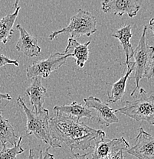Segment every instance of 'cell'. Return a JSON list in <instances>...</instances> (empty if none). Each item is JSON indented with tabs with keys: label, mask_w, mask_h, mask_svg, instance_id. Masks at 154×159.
I'll return each mask as SVG.
<instances>
[{
	"label": "cell",
	"mask_w": 154,
	"mask_h": 159,
	"mask_svg": "<svg viewBox=\"0 0 154 159\" xmlns=\"http://www.w3.org/2000/svg\"><path fill=\"white\" fill-rule=\"evenodd\" d=\"M49 129L53 139L59 144L64 143L72 151L94 148L96 142L106 139L104 131L59 114L49 119Z\"/></svg>",
	"instance_id": "1"
},
{
	"label": "cell",
	"mask_w": 154,
	"mask_h": 159,
	"mask_svg": "<svg viewBox=\"0 0 154 159\" xmlns=\"http://www.w3.org/2000/svg\"><path fill=\"white\" fill-rule=\"evenodd\" d=\"M16 101L27 118L26 135H34L38 139L49 145L51 148H62V145L53 139L51 135L49 129V110L44 108L41 112H35L28 108L21 97H18Z\"/></svg>",
	"instance_id": "2"
},
{
	"label": "cell",
	"mask_w": 154,
	"mask_h": 159,
	"mask_svg": "<svg viewBox=\"0 0 154 159\" xmlns=\"http://www.w3.org/2000/svg\"><path fill=\"white\" fill-rule=\"evenodd\" d=\"M97 31V18L89 11L78 9L77 14L71 18L70 22L66 27L58 31H54L49 36V40L52 41L63 33L70 34L71 36L80 37L87 36L90 37Z\"/></svg>",
	"instance_id": "3"
},
{
	"label": "cell",
	"mask_w": 154,
	"mask_h": 159,
	"mask_svg": "<svg viewBox=\"0 0 154 159\" xmlns=\"http://www.w3.org/2000/svg\"><path fill=\"white\" fill-rule=\"evenodd\" d=\"M145 93H141L140 98L127 101L124 107L114 109L115 113L120 112L137 122L146 121L154 125V97L145 96Z\"/></svg>",
	"instance_id": "4"
},
{
	"label": "cell",
	"mask_w": 154,
	"mask_h": 159,
	"mask_svg": "<svg viewBox=\"0 0 154 159\" xmlns=\"http://www.w3.org/2000/svg\"><path fill=\"white\" fill-rule=\"evenodd\" d=\"M147 25L143 26V33L140 37L138 45L133 50L134 58V79L136 87L130 95L133 97L137 89L140 88V81L143 78L147 68L150 65L154 54V47L149 45L147 42Z\"/></svg>",
	"instance_id": "5"
},
{
	"label": "cell",
	"mask_w": 154,
	"mask_h": 159,
	"mask_svg": "<svg viewBox=\"0 0 154 159\" xmlns=\"http://www.w3.org/2000/svg\"><path fill=\"white\" fill-rule=\"evenodd\" d=\"M70 57V54L54 52L51 54L48 58L34 62L26 69L27 79L31 80L36 77L47 78L51 73L64 65L66 59Z\"/></svg>",
	"instance_id": "6"
},
{
	"label": "cell",
	"mask_w": 154,
	"mask_h": 159,
	"mask_svg": "<svg viewBox=\"0 0 154 159\" xmlns=\"http://www.w3.org/2000/svg\"><path fill=\"white\" fill-rule=\"evenodd\" d=\"M130 144L124 137L114 139H101L93 148L91 159H107L119 151H127Z\"/></svg>",
	"instance_id": "7"
},
{
	"label": "cell",
	"mask_w": 154,
	"mask_h": 159,
	"mask_svg": "<svg viewBox=\"0 0 154 159\" xmlns=\"http://www.w3.org/2000/svg\"><path fill=\"white\" fill-rule=\"evenodd\" d=\"M85 107L87 109H94L96 112L97 122L100 125L108 127L119 122V119L116 116L114 109L108 104L103 102L100 99L94 97H89L84 99Z\"/></svg>",
	"instance_id": "8"
},
{
	"label": "cell",
	"mask_w": 154,
	"mask_h": 159,
	"mask_svg": "<svg viewBox=\"0 0 154 159\" xmlns=\"http://www.w3.org/2000/svg\"><path fill=\"white\" fill-rule=\"evenodd\" d=\"M127 152L138 159H154V137L140 128L135 145L127 149Z\"/></svg>",
	"instance_id": "9"
},
{
	"label": "cell",
	"mask_w": 154,
	"mask_h": 159,
	"mask_svg": "<svg viewBox=\"0 0 154 159\" xmlns=\"http://www.w3.org/2000/svg\"><path fill=\"white\" fill-rule=\"evenodd\" d=\"M141 2L137 0H105L101 2V9L104 13H112L119 16L124 14L133 18L140 9Z\"/></svg>",
	"instance_id": "10"
},
{
	"label": "cell",
	"mask_w": 154,
	"mask_h": 159,
	"mask_svg": "<svg viewBox=\"0 0 154 159\" xmlns=\"http://www.w3.org/2000/svg\"><path fill=\"white\" fill-rule=\"evenodd\" d=\"M41 79L40 77H34L31 85L26 90L33 107V111L35 112H40L44 109V100L49 97L47 89L41 84Z\"/></svg>",
	"instance_id": "11"
},
{
	"label": "cell",
	"mask_w": 154,
	"mask_h": 159,
	"mask_svg": "<svg viewBox=\"0 0 154 159\" xmlns=\"http://www.w3.org/2000/svg\"><path fill=\"white\" fill-rule=\"evenodd\" d=\"M16 28L19 31V39L16 45L17 51L29 57L39 55L41 52V48L38 44L37 38L29 34L20 25H17Z\"/></svg>",
	"instance_id": "12"
},
{
	"label": "cell",
	"mask_w": 154,
	"mask_h": 159,
	"mask_svg": "<svg viewBox=\"0 0 154 159\" xmlns=\"http://www.w3.org/2000/svg\"><path fill=\"white\" fill-rule=\"evenodd\" d=\"M55 114L65 116L80 121L82 119H94V115L89 109L82 104L73 102L69 105L55 106L53 108Z\"/></svg>",
	"instance_id": "13"
},
{
	"label": "cell",
	"mask_w": 154,
	"mask_h": 159,
	"mask_svg": "<svg viewBox=\"0 0 154 159\" xmlns=\"http://www.w3.org/2000/svg\"><path fill=\"white\" fill-rule=\"evenodd\" d=\"M127 71L121 77L119 80L114 84H108L107 83V86H110V90H107V102L110 103H114L118 101L121 100L125 93L126 85L128 79L130 78V76L131 75L132 72L134 70V63L130 62L127 64Z\"/></svg>",
	"instance_id": "14"
},
{
	"label": "cell",
	"mask_w": 154,
	"mask_h": 159,
	"mask_svg": "<svg viewBox=\"0 0 154 159\" xmlns=\"http://www.w3.org/2000/svg\"><path fill=\"white\" fill-rule=\"evenodd\" d=\"M90 44L91 41H87L84 44H80L76 39H73V38H69L68 44L63 53L65 54H70L71 57H74L76 61V64L80 68H83L86 61L88 59V46Z\"/></svg>",
	"instance_id": "15"
},
{
	"label": "cell",
	"mask_w": 154,
	"mask_h": 159,
	"mask_svg": "<svg viewBox=\"0 0 154 159\" xmlns=\"http://www.w3.org/2000/svg\"><path fill=\"white\" fill-rule=\"evenodd\" d=\"M14 7L13 12L0 19V44H6L14 33L13 26L21 9L19 6V1L16 2Z\"/></svg>",
	"instance_id": "16"
},
{
	"label": "cell",
	"mask_w": 154,
	"mask_h": 159,
	"mask_svg": "<svg viewBox=\"0 0 154 159\" xmlns=\"http://www.w3.org/2000/svg\"><path fill=\"white\" fill-rule=\"evenodd\" d=\"M112 37L120 41L125 52L126 64H127L130 62V58L133 57V49L130 43V39L132 38V26L130 25H126L124 27L117 29L112 34Z\"/></svg>",
	"instance_id": "17"
},
{
	"label": "cell",
	"mask_w": 154,
	"mask_h": 159,
	"mask_svg": "<svg viewBox=\"0 0 154 159\" xmlns=\"http://www.w3.org/2000/svg\"><path fill=\"white\" fill-rule=\"evenodd\" d=\"M19 137L15 132L14 128L9 120L4 118L0 110V142L2 145L10 144L15 146L17 144Z\"/></svg>",
	"instance_id": "18"
},
{
	"label": "cell",
	"mask_w": 154,
	"mask_h": 159,
	"mask_svg": "<svg viewBox=\"0 0 154 159\" xmlns=\"http://www.w3.org/2000/svg\"><path fill=\"white\" fill-rule=\"evenodd\" d=\"M22 136H20L17 144L15 146L9 148L6 145H2V148L0 151V159H17V156L25 152V149L21 147V143Z\"/></svg>",
	"instance_id": "19"
},
{
	"label": "cell",
	"mask_w": 154,
	"mask_h": 159,
	"mask_svg": "<svg viewBox=\"0 0 154 159\" xmlns=\"http://www.w3.org/2000/svg\"><path fill=\"white\" fill-rule=\"evenodd\" d=\"M49 148H46L45 153L44 154L42 151H41L39 158H35V156L34 155V152H33V150L31 148H30L29 149V157H28L27 159H54V155H53L52 154L49 153Z\"/></svg>",
	"instance_id": "20"
},
{
	"label": "cell",
	"mask_w": 154,
	"mask_h": 159,
	"mask_svg": "<svg viewBox=\"0 0 154 159\" xmlns=\"http://www.w3.org/2000/svg\"><path fill=\"white\" fill-rule=\"evenodd\" d=\"M8 64H12L16 67H19V63L18 59L16 60H12L7 57V56L4 55L2 54H0V67H2L4 66L8 65Z\"/></svg>",
	"instance_id": "21"
},
{
	"label": "cell",
	"mask_w": 154,
	"mask_h": 159,
	"mask_svg": "<svg viewBox=\"0 0 154 159\" xmlns=\"http://www.w3.org/2000/svg\"><path fill=\"white\" fill-rule=\"evenodd\" d=\"M144 77H146L147 80L154 78V54L153 56V58L151 60V62H150L148 68H147V71H146Z\"/></svg>",
	"instance_id": "22"
},
{
	"label": "cell",
	"mask_w": 154,
	"mask_h": 159,
	"mask_svg": "<svg viewBox=\"0 0 154 159\" xmlns=\"http://www.w3.org/2000/svg\"><path fill=\"white\" fill-rule=\"evenodd\" d=\"M91 153V152H87V153L83 154V155H81V154H73L72 156L68 159H91L88 158V155Z\"/></svg>",
	"instance_id": "23"
},
{
	"label": "cell",
	"mask_w": 154,
	"mask_h": 159,
	"mask_svg": "<svg viewBox=\"0 0 154 159\" xmlns=\"http://www.w3.org/2000/svg\"><path fill=\"white\" fill-rule=\"evenodd\" d=\"M124 151H123V150L119 151V152H117V153L114 154L113 155H111L110 157H109L107 159H124Z\"/></svg>",
	"instance_id": "24"
},
{
	"label": "cell",
	"mask_w": 154,
	"mask_h": 159,
	"mask_svg": "<svg viewBox=\"0 0 154 159\" xmlns=\"http://www.w3.org/2000/svg\"><path fill=\"white\" fill-rule=\"evenodd\" d=\"M12 97L9 93H0V99H7V100H12Z\"/></svg>",
	"instance_id": "25"
},
{
	"label": "cell",
	"mask_w": 154,
	"mask_h": 159,
	"mask_svg": "<svg viewBox=\"0 0 154 159\" xmlns=\"http://www.w3.org/2000/svg\"><path fill=\"white\" fill-rule=\"evenodd\" d=\"M149 27H150V29L152 31V32L153 33V36H154V18L150 19V23H149Z\"/></svg>",
	"instance_id": "26"
}]
</instances>
